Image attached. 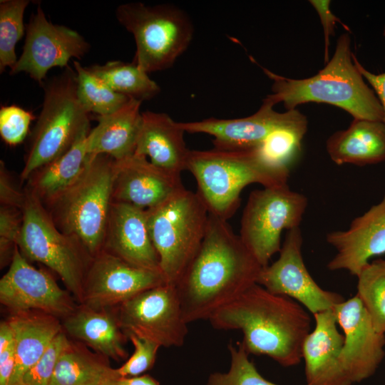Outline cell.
<instances>
[{"label": "cell", "instance_id": "cell-22", "mask_svg": "<svg viewBox=\"0 0 385 385\" xmlns=\"http://www.w3.org/2000/svg\"><path fill=\"white\" fill-rule=\"evenodd\" d=\"M61 324L70 339L85 344L95 352L115 361L128 359V339L120 326L117 307L93 308L78 304Z\"/></svg>", "mask_w": 385, "mask_h": 385}, {"label": "cell", "instance_id": "cell-26", "mask_svg": "<svg viewBox=\"0 0 385 385\" xmlns=\"http://www.w3.org/2000/svg\"><path fill=\"white\" fill-rule=\"evenodd\" d=\"M326 148L337 165L359 166L385 161V123L381 121L354 119L345 130L332 134Z\"/></svg>", "mask_w": 385, "mask_h": 385}, {"label": "cell", "instance_id": "cell-20", "mask_svg": "<svg viewBox=\"0 0 385 385\" xmlns=\"http://www.w3.org/2000/svg\"><path fill=\"white\" fill-rule=\"evenodd\" d=\"M102 250L133 266L161 272L145 209L113 201Z\"/></svg>", "mask_w": 385, "mask_h": 385}, {"label": "cell", "instance_id": "cell-29", "mask_svg": "<svg viewBox=\"0 0 385 385\" xmlns=\"http://www.w3.org/2000/svg\"><path fill=\"white\" fill-rule=\"evenodd\" d=\"M87 68L114 91L140 101L157 96L160 88L135 63L120 61L94 64Z\"/></svg>", "mask_w": 385, "mask_h": 385}, {"label": "cell", "instance_id": "cell-33", "mask_svg": "<svg viewBox=\"0 0 385 385\" xmlns=\"http://www.w3.org/2000/svg\"><path fill=\"white\" fill-rule=\"evenodd\" d=\"M307 125L283 127L273 131L257 148L262 158L270 164L290 170L302 152V142Z\"/></svg>", "mask_w": 385, "mask_h": 385}, {"label": "cell", "instance_id": "cell-32", "mask_svg": "<svg viewBox=\"0 0 385 385\" xmlns=\"http://www.w3.org/2000/svg\"><path fill=\"white\" fill-rule=\"evenodd\" d=\"M29 0L0 1V73L17 62L16 45L26 34L24 23Z\"/></svg>", "mask_w": 385, "mask_h": 385}, {"label": "cell", "instance_id": "cell-37", "mask_svg": "<svg viewBox=\"0 0 385 385\" xmlns=\"http://www.w3.org/2000/svg\"><path fill=\"white\" fill-rule=\"evenodd\" d=\"M69 337L62 331L41 359L24 374L19 385H49L58 359Z\"/></svg>", "mask_w": 385, "mask_h": 385}, {"label": "cell", "instance_id": "cell-39", "mask_svg": "<svg viewBox=\"0 0 385 385\" xmlns=\"http://www.w3.org/2000/svg\"><path fill=\"white\" fill-rule=\"evenodd\" d=\"M16 365V344L13 329L6 320L0 323V385H9Z\"/></svg>", "mask_w": 385, "mask_h": 385}, {"label": "cell", "instance_id": "cell-5", "mask_svg": "<svg viewBox=\"0 0 385 385\" xmlns=\"http://www.w3.org/2000/svg\"><path fill=\"white\" fill-rule=\"evenodd\" d=\"M90 156L78 178L43 205L56 227L78 239L94 257L103 247L115 165L106 155Z\"/></svg>", "mask_w": 385, "mask_h": 385}, {"label": "cell", "instance_id": "cell-45", "mask_svg": "<svg viewBox=\"0 0 385 385\" xmlns=\"http://www.w3.org/2000/svg\"><path fill=\"white\" fill-rule=\"evenodd\" d=\"M383 35L385 37V27H384V31H383Z\"/></svg>", "mask_w": 385, "mask_h": 385}, {"label": "cell", "instance_id": "cell-9", "mask_svg": "<svg viewBox=\"0 0 385 385\" xmlns=\"http://www.w3.org/2000/svg\"><path fill=\"white\" fill-rule=\"evenodd\" d=\"M25 190L26 198L22 209L23 226L18 247L28 260L40 262L56 272L81 304L93 256L78 239L61 232L42 202Z\"/></svg>", "mask_w": 385, "mask_h": 385}, {"label": "cell", "instance_id": "cell-36", "mask_svg": "<svg viewBox=\"0 0 385 385\" xmlns=\"http://www.w3.org/2000/svg\"><path fill=\"white\" fill-rule=\"evenodd\" d=\"M35 119L32 112L16 105L1 106L0 109V135L9 145L22 143L29 132L31 121Z\"/></svg>", "mask_w": 385, "mask_h": 385}, {"label": "cell", "instance_id": "cell-42", "mask_svg": "<svg viewBox=\"0 0 385 385\" xmlns=\"http://www.w3.org/2000/svg\"><path fill=\"white\" fill-rule=\"evenodd\" d=\"M353 61L364 78L366 80V81L371 85L376 92L377 98L379 100L384 111L385 123V72L379 74H375L369 71L364 66H362L354 54Z\"/></svg>", "mask_w": 385, "mask_h": 385}, {"label": "cell", "instance_id": "cell-17", "mask_svg": "<svg viewBox=\"0 0 385 385\" xmlns=\"http://www.w3.org/2000/svg\"><path fill=\"white\" fill-rule=\"evenodd\" d=\"M334 311L344 337L341 364L352 384L361 382L371 376L382 361L385 334L376 330L356 295L337 304Z\"/></svg>", "mask_w": 385, "mask_h": 385}, {"label": "cell", "instance_id": "cell-16", "mask_svg": "<svg viewBox=\"0 0 385 385\" xmlns=\"http://www.w3.org/2000/svg\"><path fill=\"white\" fill-rule=\"evenodd\" d=\"M274 106L265 98L259 110L247 117L235 119L210 118L178 123L185 133L212 135L215 148L222 150L255 148L277 129L308 124L307 117L298 110L279 113Z\"/></svg>", "mask_w": 385, "mask_h": 385}, {"label": "cell", "instance_id": "cell-31", "mask_svg": "<svg viewBox=\"0 0 385 385\" xmlns=\"http://www.w3.org/2000/svg\"><path fill=\"white\" fill-rule=\"evenodd\" d=\"M357 294L376 330L385 334V260L370 262L357 276Z\"/></svg>", "mask_w": 385, "mask_h": 385}, {"label": "cell", "instance_id": "cell-35", "mask_svg": "<svg viewBox=\"0 0 385 385\" xmlns=\"http://www.w3.org/2000/svg\"><path fill=\"white\" fill-rule=\"evenodd\" d=\"M22 210L1 205L0 207V262L1 268L10 265L23 226Z\"/></svg>", "mask_w": 385, "mask_h": 385}, {"label": "cell", "instance_id": "cell-18", "mask_svg": "<svg viewBox=\"0 0 385 385\" xmlns=\"http://www.w3.org/2000/svg\"><path fill=\"white\" fill-rule=\"evenodd\" d=\"M326 240L337 251L328 269L346 270L357 277L371 258L385 254V194L348 229L330 232Z\"/></svg>", "mask_w": 385, "mask_h": 385}, {"label": "cell", "instance_id": "cell-25", "mask_svg": "<svg viewBox=\"0 0 385 385\" xmlns=\"http://www.w3.org/2000/svg\"><path fill=\"white\" fill-rule=\"evenodd\" d=\"M141 103L131 98L111 114L96 115L98 123L87 136L88 155H106L115 160L133 155L142 124Z\"/></svg>", "mask_w": 385, "mask_h": 385}, {"label": "cell", "instance_id": "cell-6", "mask_svg": "<svg viewBox=\"0 0 385 385\" xmlns=\"http://www.w3.org/2000/svg\"><path fill=\"white\" fill-rule=\"evenodd\" d=\"M42 108L31 132L20 173L26 183L42 165L68 150L90 128V113L77 93L76 73L68 66L59 74L46 79Z\"/></svg>", "mask_w": 385, "mask_h": 385}, {"label": "cell", "instance_id": "cell-7", "mask_svg": "<svg viewBox=\"0 0 385 385\" xmlns=\"http://www.w3.org/2000/svg\"><path fill=\"white\" fill-rule=\"evenodd\" d=\"M146 212L160 270L175 286L202 244L210 213L196 192L185 188Z\"/></svg>", "mask_w": 385, "mask_h": 385}, {"label": "cell", "instance_id": "cell-28", "mask_svg": "<svg viewBox=\"0 0 385 385\" xmlns=\"http://www.w3.org/2000/svg\"><path fill=\"white\" fill-rule=\"evenodd\" d=\"M119 378L108 358L69 338L58 359L49 385H101Z\"/></svg>", "mask_w": 385, "mask_h": 385}, {"label": "cell", "instance_id": "cell-3", "mask_svg": "<svg viewBox=\"0 0 385 385\" xmlns=\"http://www.w3.org/2000/svg\"><path fill=\"white\" fill-rule=\"evenodd\" d=\"M350 43L349 34L341 35L332 58L307 78H289L262 67L272 81V93L265 99L274 106L282 103L287 111L306 103H324L344 110L354 119L384 123L382 106L355 65Z\"/></svg>", "mask_w": 385, "mask_h": 385}, {"label": "cell", "instance_id": "cell-38", "mask_svg": "<svg viewBox=\"0 0 385 385\" xmlns=\"http://www.w3.org/2000/svg\"><path fill=\"white\" fill-rule=\"evenodd\" d=\"M134 351L125 362L116 368L119 377H132L142 375L153 368L158 351L160 347L158 344L134 335L128 337Z\"/></svg>", "mask_w": 385, "mask_h": 385}, {"label": "cell", "instance_id": "cell-21", "mask_svg": "<svg viewBox=\"0 0 385 385\" xmlns=\"http://www.w3.org/2000/svg\"><path fill=\"white\" fill-rule=\"evenodd\" d=\"M315 326L302 349L307 385H352L341 361L344 337L337 329L334 309L314 314Z\"/></svg>", "mask_w": 385, "mask_h": 385}, {"label": "cell", "instance_id": "cell-27", "mask_svg": "<svg viewBox=\"0 0 385 385\" xmlns=\"http://www.w3.org/2000/svg\"><path fill=\"white\" fill-rule=\"evenodd\" d=\"M84 132L65 153L35 170L26 182L25 189L42 204L53 199L73 183L85 170L90 155Z\"/></svg>", "mask_w": 385, "mask_h": 385}, {"label": "cell", "instance_id": "cell-10", "mask_svg": "<svg viewBox=\"0 0 385 385\" xmlns=\"http://www.w3.org/2000/svg\"><path fill=\"white\" fill-rule=\"evenodd\" d=\"M308 202L288 185L252 191L242 212L240 237L262 267L281 250V235L299 227Z\"/></svg>", "mask_w": 385, "mask_h": 385}, {"label": "cell", "instance_id": "cell-1", "mask_svg": "<svg viewBox=\"0 0 385 385\" xmlns=\"http://www.w3.org/2000/svg\"><path fill=\"white\" fill-rule=\"evenodd\" d=\"M262 269L227 221L210 214L202 244L175 285L185 320H208L256 284Z\"/></svg>", "mask_w": 385, "mask_h": 385}, {"label": "cell", "instance_id": "cell-23", "mask_svg": "<svg viewBox=\"0 0 385 385\" xmlns=\"http://www.w3.org/2000/svg\"><path fill=\"white\" fill-rule=\"evenodd\" d=\"M185 132L164 113L142 112V124L134 154L149 158L155 165L174 174L186 170L190 150Z\"/></svg>", "mask_w": 385, "mask_h": 385}, {"label": "cell", "instance_id": "cell-12", "mask_svg": "<svg viewBox=\"0 0 385 385\" xmlns=\"http://www.w3.org/2000/svg\"><path fill=\"white\" fill-rule=\"evenodd\" d=\"M0 303L10 313L36 310L61 320L71 314L78 304L49 272L32 266L18 246L8 271L0 279Z\"/></svg>", "mask_w": 385, "mask_h": 385}, {"label": "cell", "instance_id": "cell-43", "mask_svg": "<svg viewBox=\"0 0 385 385\" xmlns=\"http://www.w3.org/2000/svg\"><path fill=\"white\" fill-rule=\"evenodd\" d=\"M120 385H160V383L149 374L132 377H120L117 379Z\"/></svg>", "mask_w": 385, "mask_h": 385}, {"label": "cell", "instance_id": "cell-8", "mask_svg": "<svg viewBox=\"0 0 385 385\" xmlns=\"http://www.w3.org/2000/svg\"><path fill=\"white\" fill-rule=\"evenodd\" d=\"M115 16L134 37L136 51L133 62L147 73L170 68L192 39L190 19L173 5L123 4L116 8Z\"/></svg>", "mask_w": 385, "mask_h": 385}, {"label": "cell", "instance_id": "cell-34", "mask_svg": "<svg viewBox=\"0 0 385 385\" xmlns=\"http://www.w3.org/2000/svg\"><path fill=\"white\" fill-rule=\"evenodd\" d=\"M228 350L230 356L228 371L210 374L206 385H278L259 373L240 343L237 346L230 344Z\"/></svg>", "mask_w": 385, "mask_h": 385}, {"label": "cell", "instance_id": "cell-13", "mask_svg": "<svg viewBox=\"0 0 385 385\" xmlns=\"http://www.w3.org/2000/svg\"><path fill=\"white\" fill-rule=\"evenodd\" d=\"M89 49L88 42L78 32L49 21L38 5L26 25L23 52L10 74L24 72L42 86L50 69L66 68L71 58H81Z\"/></svg>", "mask_w": 385, "mask_h": 385}, {"label": "cell", "instance_id": "cell-11", "mask_svg": "<svg viewBox=\"0 0 385 385\" xmlns=\"http://www.w3.org/2000/svg\"><path fill=\"white\" fill-rule=\"evenodd\" d=\"M120 326L128 337L153 342L160 347H180L188 332L176 287L163 284L148 289L117 307Z\"/></svg>", "mask_w": 385, "mask_h": 385}, {"label": "cell", "instance_id": "cell-2", "mask_svg": "<svg viewBox=\"0 0 385 385\" xmlns=\"http://www.w3.org/2000/svg\"><path fill=\"white\" fill-rule=\"evenodd\" d=\"M219 330H240L247 354L266 355L283 366L297 365L311 318L294 299L256 283L208 319Z\"/></svg>", "mask_w": 385, "mask_h": 385}, {"label": "cell", "instance_id": "cell-40", "mask_svg": "<svg viewBox=\"0 0 385 385\" xmlns=\"http://www.w3.org/2000/svg\"><path fill=\"white\" fill-rule=\"evenodd\" d=\"M26 198L25 189L16 184L4 163L0 162V203L1 205L23 209Z\"/></svg>", "mask_w": 385, "mask_h": 385}, {"label": "cell", "instance_id": "cell-30", "mask_svg": "<svg viewBox=\"0 0 385 385\" xmlns=\"http://www.w3.org/2000/svg\"><path fill=\"white\" fill-rule=\"evenodd\" d=\"M73 64L76 73L78 96L89 113L111 114L131 99L112 90L78 61H73Z\"/></svg>", "mask_w": 385, "mask_h": 385}, {"label": "cell", "instance_id": "cell-4", "mask_svg": "<svg viewBox=\"0 0 385 385\" xmlns=\"http://www.w3.org/2000/svg\"><path fill=\"white\" fill-rule=\"evenodd\" d=\"M186 170L194 176L196 193L209 213L228 220L240 205V193L248 185L263 188L287 185L290 170L265 160L257 148L207 150H190Z\"/></svg>", "mask_w": 385, "mask_h": 385}, {"label": "cell", "instance_id": "cell-24", "mask_svg": "<svg viewBox=\"0 0 385 385\" xmlns=\"http://www.w3.org/2000/svg\"><path fill=\"white\" fill-rule=\"evenodd\" d=\"M6 320L13 329L16 344V365L9 385H19L63 327L60 319L36 310L10 313Z\"/></svg>", "mask_w": 385, "mask_h": 385}, {"label": "cell", "instance_id": "cell-41", "mask_svg": "<svg viewBox=\"0 0 385 385\" xmlns=\"http://www.w3.org/2000/svg\"><path fill=\"white\" fill-rule=\"evenodd\" d=\"M309 2L317 12L323 27L324 35V61L327 63L329 61L330 36L334 33V28L337 23H342V21L332 13L330 9V1L310 0Z\"/></svg>", "mask_w": 385, "mask_h": 385}, {"label": "cell", "instance_id": "cell-19", "mask_svg": "<svg viewBox=\"0 0 385 385\" xmlns=\"http://www.w3.org/2000/svg\"><path fill=\"white\" fill-rule=\"evenodd\" d=\"M112 199L148 210L185 188L181 175L168 172L133 154L115 160Z\"/></svg>", "mask_w": 385, "mask_h": 385}, {"label": "cell", "instance_id": "cell-14", "mask_svg": "<svg viewBox=\"0 0 385 385\" xmlns=\"http://www.w3.org/2000/svg\"><path fill=\"white\" fill-rule=\"evenodd\" d=\"M302 242L299 227L288 230L279 258L262 267L257 283L272 293L294 299L314 315L334 309L344 299L320 287L310 275L302 257Z\"/></svg>", "mask_w": 385, "mask_h": 385}, {"label": "cell", "instance_id": "cell-44", "mask_svg": "<svg viewBox=\"0 0 385 385\" xmlns=\"http://www.w3.org/2000/svg\"><path fill=\"white\" fill-rule=\"evenodd\" d=\"M101 385H120V384L117 382V380H111V381L104 382L103 384Z\"/></svg>", "mask_w": 385, "mask_h": 385}, {"label": "cell", "instance_id": "cell-15", "mask_svg": "<svg viewBox=\"0 0 385 385\" xmlns=\"http://www.w3.org/2000/svg\"><path fill=\"white\" fill-rule=\"evenodd\" d=\"M165 283L162 272L133 266L102 250L93 257L81 304L93 308L115 307L142 292Z\"/></svg>", "mask_w": 385, "mask_h": 385}]
</instances>
